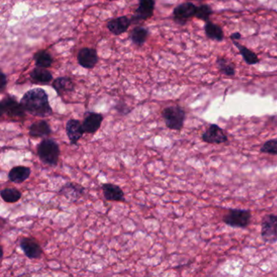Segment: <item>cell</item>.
<instances>
[{"label": "cell", "instance_id": "2", "mask_svg": "<svg viewBox=\"0 0 277 277\" xmlns=\"http://www.w3.org/2000/svg\"><path fill=\"white\" fill-rule=\"evenodd\" d=\"M38 158L44 164L57 166L61 156V148L53 138H44L37 146Z\"/></svg>", "mask_w": 277, "mask_h": 277}, {"label": "cell", "instance_id": "18", "mask_svg": "<svg viewBox=\"0 0 277 277\" xmlns=\"http://www.w3.org/2000/svg\"><path fill=\"white\" fill-rule=\"evenodd\" d=\"M131 20L127 16H120L117 18L109 20L107 28L115 35H121L128 31L130 26Z\"/></svg>", "mask_w": 277, "mask_h": 277}, {"label": "cell", "instance_id": "19", "mask_svg": "<svg viewBox=\"0 0 277 277\" xmlns=\"http://www.w3.org/2000/svg\"><path fill=\"white\" fill-rule=\"evenodd\" d=\"M52 87L57 91L59 96H62L65 93L72 92L74 91V83L70 77L61 76L53 81Z\"/></svg>", "mask_w": 277, "mask_h": 277}, {"label": "cell", "instance_id": "32", "mask_svg": "<svg viewBox=\"0 0 277 277\" xmlns=\"http://www.w3.org/2000/svg\"><path fill=\"white\" fill-rule=\"evenodd\" d=\"M109 1H114V0H109Z\"/></svg>", "mask_w": 277, "mask_h": 277}, {"label": "cell", "instance_id": "26", "mask_svg": "<svg viewBox=\"0 0 277 277\" xmlns=\"http://www.w3.org/2000/svg\"><path fill=\"white\" fill-rule=\"evenodd\" d=\"M217 67L219 72L226 76H234L236 73L235 66L229 59L218 58L216 61Z\"/></svg>", "mask_w": 277, "mask_h": 277}, {"label": "cell", "instance_id": "27", "mask_svg": "<svg viewBox=\"0 0 277 277\" xmlns=\"http://www.w3.org/2000/svg\"><path fill=\"white\" fill-rule=\"evenodd\" d=\"M213 14L212 8L207 5V4H203L199 7H197V11H196V15L195 17H197L199 20H203L207 22L210 20V17Z\"/></svg>", "mask_w": 277, "mask_h": 277}, {"label": "cell", "instance_id": "23", "mask_svg": "<svg viewBox=\"0 0 277 277\" xmlns=\"http://www.w3.org/2000/svg\"><path fill=\"white\" fill-rule=\"evenodd\" d=\"M0 196L5 203H15L20 201L22 193L16 188H5L0 192Z\"/></svg>", "mask_w": 277, "mask_h": 277}, {"label": "cell", "instance_id": "12", "mask_svg": "<svg viewBox=\"0 0 277 277\" xmlns=\"http://www.w3.org/2000/svg\"><path fill=\"white\" fill-rule=\"evenodd\" d=\"M65 132L71 145H76L84 135L82 123L76 119H69L65 125Z\"/></svg>", "mask_w": 277, "mask_h": 277}, {"label": "cell", "instance_id": "28", "mask_svg": "<svg viewBox=\"0 0 277 277\" xmlns=\"http://www.w3.org/2000/svg\"><path fill=\"white\" fill-rule=\"evenodd\" d=\"M260 152L263 154L277 155V139L267 141L260 148Z\"/></svg>", "mask_w": 277, "mask_h": 277}, {"label": "cell", "instance_id": "14", "mask_svg": "<svg viewBox=\"0 0 277 277\" xmlns=\"http://www.w3.org/2000/svg\"><path fill=\"white\" fill-rule=\"evenodd\" d=\"M138 8H137L132 19L134 22L151 18L155 10V0H138Z\"/></svg>", "mask_w": 277, "mask_h": 277}, {"label": "cell", "instance_id": "29", "mask_svg": "<svg viewBox=\"0 0 277 277\" xmlns=\"http://www.w3.org/2000/svg\"><path fill=\"white\" fill-rule=\"evenodd\" d=\"M7 86V76L4 74V72H1V83H0V90L1 91H4V89Z\"/></svg>", "mask_w": 277, "mask_h": 277}, {"label": "cell", "instance_id": "31", "mask_svg": "<svg viewBox=\"0 0 277 277\" xmlns=\"http://www.w3.org/2000/svg\"><path fill=\"white\" fill-rule=\"evenodd\" d=\"M189 1H203V0H189Z\"/></svg>", "mask_w": 277, "mask_h": 277}, {"label": "cell", "instance_id": "17", "mask_svg": "<svg viewBox=\"0 0 277 277\" xmlns=\"http://www.w3.org/2000/svg\"><path fill=\"white\" fill-rule=\"evenodd\" d=\"M31 172V168L26 166H15L8 173V180L15 184H21L30 178Z\"/></svg>", "mask_w": 277, "mask_h": 277}, {"label": "cell", "instance_id": "7", "mask_svg": "<svg viewBox=\"0 0 277 277\" xmlns=\"http://www.w3.org/2000/svg\"><path fill=\"white\" fill-rule=\"evenodd\" d=\"M197 6L192 2H185L176 7L173 10V18L177 24L184 25L195 17Z\"/></svg>", "mask_w": 277, "mask_h": 277}, {"label": "cell", "instance_id": "4", "mask_svg": "<svg viewBox=\"0 0 277 277\" xmlns=\"http://www.w3.org/2000/svg\"><path fill=\"white\" fill-rule=\"evenodd\" d=\"M162 117L168 129L176 131H181L183 129L185 112L181 106L173 105L165 107L162 112Z\"/></svg>", "mask_w": 277, "mask_h": 277}, {"label": "cell", "instance_id": "11", "mask_svg": "<svg viewBox=\"0 0 277 277\" xmlns=\"http://www.w3.org/2000/svg\"><path fill=\"white\" fill-rule=\"evenodd\" d=\"M103 121V116L95 112H87L85 113L82 125L85 133L94 134L100 129Z\"/></svg>", "mask_w": 277, "mask_h": 277}, {"label": "cell", "instance_id": "10", "mask_svg": "<svg viewBox=\"0 0 277 277\" xmlns=\"http://www.w3.org/2000/svg\"><path fill=\"white\" fill-rule=\"evenodd\" d=\"M85 189L82 185L74 182H68L61 187L58 195L65 197L71 203H76L85 195Z\"/></svg>", "mask_w": 277, "mask_h": 277}, {"label": "cell", "instance_id": "13", "mask_svg": "<svg viewBox=\"0 0 277 277\" xmlns=\"http://www.w3.org/2000/svg\"><path fill=\"white\" fill-rule=\"evenodd\" d=\"M77 61L79 65L85 69H93L99 61V57L95 49L84 47L79 51Z\"/></svg>", "mask_w": 277, "mask_h": 277}, {"label": "cell", "instance_id": "20", "mask_svg": "<svg viewBox=\"0 0 277 277\" xmlns=\"http://www.w3.org/2000/svg\"><path fill=\"white\" fill-rule=\"evenodd\" d=\"M204 30H205L206 35H207V38H210L211 40L222 42L224 38H225V35H224L222 28L218 24L211 22L210 20L206 22Z\"/></svg>", "mask_w": 277, "mask_h": 277}, {"label": "cell", "instance_id": "21", "mask_svg": "<svg viewBox=\"0 0 277 277\" xmlns=\"http://www.w3.org/2000/svg\"><path fill=\"white\" fill-rule=\"evenodd\" d=\"M233 44L235 45L236 47L239 50L240 54H241L243 60L245 61L247 65H257L258 63L259 62V59L257 54H255L252 50L245 47V46L240 44L239 42H237V41H233Z\"/></svg>", "mask_w": 277, "mask_h": 277}, {"label": "cell", "instance_id": "6", "mask_svg": "<svg viewBox=\"0 0 277 277\" xmlns=\"http://www.w3.org/2000/svg\"><path fill=\"white\" fill-rule=\"evenodd\" d=\"M262 239L269 244L277 242V215L267 214L261 224Z\"/></svg>", "mask_w": 277, "mask_h": 277}, {"label": "cell", "instance_id": "25", "mask_svg": "<svg viewBox=\"0 0 277 277\" xmlns=\"http://www.w3.org/2000/svg\"><path fill=\"white\" fill-rule=\"evenodd\" d=\"M35 65L38 68H49L51 66L53 63V59L49 54L48 52H46V50H40L38 51L36 54H35Z\"/></svg>", "mask_w": 277, "mask_h": 277}, {"label": "cell", "instance_id": "24", "mask_svg": "<svg viewBox=\"0 0 277 277\" xmlns=\"http://www.w3.org/2000/svg\"><path fill=\"white\" fill-rule=\"evenodd\" d=\"M148 35L149 31L147 29L144 27H135L131 32L130 38L135 45L141 46L146 42Z\"/></svg>", "mask_w": 277, "mask_h": 277}, {"label": "cell", "instance_id": "5", "mask_svg": "<svg viewBox=\"0 0 277 277\" xmlns=\"http://www.w3.org/2000/svg\"><path fill=\"white\" fill-rule=\"evenodd\" d=\"M251 211L244 209H231L226 215H224V223L229 225L230 227L246 228L251 223Z\"/></svg>", "mask_w": 277, "mask_h": 277}, {"label": "cell", "instance_id": "15", "mask_svg": "<svg viewBox=\"0 0 277 277\" xmlns=\"http://www.w3.org/2000/svg\"><path fill=\"white\" fill-rule=\"evenodd\" d=\"M103 196L107 201L125 202V193L119 185L105 183L102 185Z\"/></svg>", "mask_w": 277, "mask_h": 277}, {"label": "cell", "instance_id": "1", "mask_svg": "<svg viewBox=\"0 0 277 277\" xmlns=\"http://www.w3.org/2000/svg\"><path fill=\"white\" fill-rule=\"evenodd\" d=\"M24 110L34 117L46 118L53 114L49 103L47 93L42 88H35L27 91L20 99Z\"/></svg>", "mask_w": 277, "mask_h": 277}, {"label": "cell", "instance_id": "22", "mask_svg": "<svg viewBox=\"0 0 277 277\" xmlns=\"http://www.w3.org/2000/svg\"><path fill=\"white\" fill-rule=\"evenodd\" d=\"M31 77L33 80L36 81L37 83L41 84H46L51 81L53 79V76L48 70H46L44 68H38L33 69L31 72Z\"/></svg>", "mask_w": 277, "mask_h": 277}, {"label": "cell", "instance_id": "30", "mask_svg": "<svg viewBox=\"0 0 277 277\" xmlns=\"http://www.w3.org/2000/svg\"><path fill=\"white\" fill-rule=\"evenodd\" d=\"M230 38H231L233 41L239 40V39H241V34L238 32L233 33V34H232L231 36H230Z\"/></svg>", "mask_w": 277, "mask_h": 277}, {"label": "cell", "instance_id": "3", "mask_svg": "<svg viewBox=\"0 0 277 277\" xmlns=\"http://www.w3.org/2000/svg\"><path fill=\"white\" fill-rule=\"evenodd\" d=\"M0 113L1 117L6 116L7 118L12 122H19L24 120L26 112L16 97L8 95L0 102Z\"/></svg>", "mask_w": 277, "mask_h": 277}, {"label": "cell", "instance_id": "16", "mask_svg": "<svg viewBox=\"0 0 277 277\" xmlns=\"http://www.w3.org/2000/svg\"><path fill=\"white\" fill-rule=\"evenodd\" d=\"M51 133L52 129L50 128L49 123L44 120L34 122L29 127V134L33 138L48 137Z\"/></svg>", "mask_w": 277, "mask_h": 277}, {"label": "cell", "instance_id": "9", "mask_svg": "<svg viewBox=\"0 0 277 277\" xmlns=\"http://www.w3.org/2000/svg\"><path fill=\"white\" fill-rule=\"evenodd\" d=\"M202 140L209 144H222L228 141V136L219 125L211 124L202 135Z\"/></svg>", "mask_w": 277, "mask_h": 277}, {"label": "cell", "instance_id": "8", "mask_svg": "<svg viewBox=\"0 0 277 277\" xmlns=\"http://www.w3.org/2000/svg\"><path fill=\"white\" fill-rule=\"evenodd\" d=\"M19 245L23 253L28 259H38L42 257L43 250L34 237H21Z\"/></svg>", "mask_w": 277, "mask_h": 277}]
</instances>
